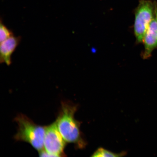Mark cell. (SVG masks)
Instances as JSON below:
<instances>
[{"label":"cell","instance_id":"cell-6","mask_svg":"<svg viewBox=\"0 0 157 157\" xmlns=\"http://www.w3.org/2000/svg\"><path fill=\"white\" fill-rule=\"evenodd\" d=\"M21 41V37L12 36L1 43L0 62L8 66L12 63L11 57Z\"/></svg>","mask_w":157,"mask_h":157},{"label":"cell","instance_id":"cell-7","mask_svg":"<svg viewBox=\"0 0 157 157\" xmlns=\"http://www.w3.org/2000/svg\"><path fill=\"white\" fill-rule=\"evenodd\" d=\"M125 154V152L120 153H115L110 151L103 148H99L96 150L92 155V157H121L124 156Z\"/></svg>","mask_w":157,"mask_h":157},{"label":"cell","instance_id":"cell-4","mask_svg":"<svg viewBox=\"0 0 157 157\" xmlns=\"http://www.w3.org/2000/svg\"><path fill=\"white\" fill-rule=\"evenodd\" d=\"M66 143L57 127L56 122L46 126L44 146L52 157L64 156Z\"/></svg>","mask_w":157,"mask_h":157},{"label":"cell","instance_id":"cell-5","mask_svg":"<svg viewBox=\"0 0 157 157\" xmlns=\"http://www.w3.org/2000/svg\"><path fill=\"white\" fill-rule=\"evenodd\" d=\"M144 50L142 56L144 59L151 56L153 51L157 48V9L149 25L143 41Z\"/></svg>","mask_w":157,"mask_h":157},{"label":"cell","instance_id":"cell-3","mask_svg":"<svg viewBox=\"0 0 157 157\" xmlns=\"http://www.w3.org/2000/svg\"><path fill=\"white\" fill-rule=\"evenodd\" d=\"M157 9V1L140 0L134 11L133 30L137 44L143 42L149 25Z\"/></svg>","mask_w":157,"mask_h":157},{"label":"cell","instance_id":"cell-1","mask_svg":"<svg viewBox=\"0 0 157 157\" xmlns=\"http://www.w3.org/2000/svg\"><path fill=\"white\" fill-rule=\"evenodd\" d=\"M77 107L70 102L61 103L56 121L59 131L66 143H72L78 148H83L86 143L80 130V123L75 118Z\"/></svg>","mask_w":157,"mask_h":157},{"label":"cell","instance_id":"cell-8","mask_svg":"<svg viewBox=\"0 0 157 157\" xmlns=\"http://www.w3.org/2000/svg\"><path fill=\"white\" fill-rule=\"evenodd\" d=\"M0 41L1 43L13 36L12 31L4 24L2 20L0 24Z\"/></svg>","mask_w":157,"mask_h":157},{"label":"cell","instance_id":"cell-2","mask_svg":"<svg viewBox=\"0 0 157 157\" xmlns=\"http://www.w3.org/2000/svg\"><path fill=\"white\" fill-rule=\"evenodd\" d=\"M15 121L18 125L15 140L29 143L39 152L43 150L46 126L36 124L22 114L17 115Z\"/></svg>","mask_w":157,"mask_h":157}]
</instances>
